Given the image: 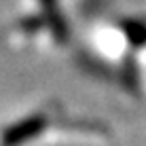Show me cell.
Returning a JSON list of instances; mask_svg holds the SVG:
<instances>
[{
    "instance_id": "obj_1",
    "label": "cell",
    "mask_w": 146,
    "mask_h": 146,
    "mask_svg": "<svg viewBox=\"0 0 146 146\" xmlns=\"http://www.w3.org/2000/svg\"><path fill=\"white\" fill-rule=\"evenodd\" d=\"M106 138L98 123L80 121L62 110H34L0 127V146H49L57 142H95Z\"/></svg>"
},
{
    "instance_id": "obj_2",
    "label": "cell",
    "mask_w": 146,
    "mask_h": 146,
    "mask_svg": "<svg viewBox=\"0 0 146 146\" xmlns=\"http://www.w3.org/2000/svg\"><path fill=\"white\" fill-rule=\"evenodd\" d=\"M70 26L59 0H34V9L19 13L11 26V40L42 51H57L70 42Z\"/></svg>"
}]
</instances>
